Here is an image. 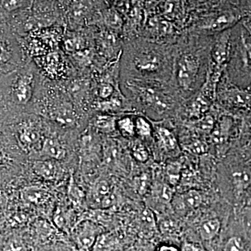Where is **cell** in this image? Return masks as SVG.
<instances>
[{
  "instance_id": "29",
  "label": "cell",
  "mask_w": 251,
  "mask_h": 251,
  "mask_svg": "<svg viewBox=\"0 0 251 251\" xmlns=\"http://www.w3.org/2000/svg\"><path fill=\"white\" fill-rule=\"evenodd\" d=\"M243 249L242 240L238 237L230 238L224 247V251H243Z\"/></svg>"
},
{
  "instance_id": "21",
  "label": "cell",
  "mask_w": 251,
  "mask_h": 251,
  "mask_svg": "<svg viewBox=\"0 0 251 251\" xmlns=\"http://www.w3.org/2000/svg\"><path fill=\"white\" fill-rule=\"evenodd\" d=\"M36 251H77L75 247L64 241L57 240L38 247Z\"/></svg>"
},
{
  "instance_id": "5",
  "label": "cell",
  "mask_w": 251,
  "mask_h": 251,
  "mask_svg": "<svg viewBox=\"0 0 251 251\" xmlns=\"http://www.w3.org/2000/svg\"><path fill=\"white\" fill-rule=\"evenodd\" d=\"M201 62L198 54L184 52L176 64V78L181 90L188 92L194 90L201 75Z\"/></svg>"
},
{
  "instance_id": "16",
  "label": "cell",
  "mask_w": 251,
  "mask_h": 251,
  "mask_svg": "<svg viewBox=\"0 0 251 251\" xmlns=\"http://www.w3.org/2000/svg\"><path fill=\"white\" fill-rule=\"evenodd\" d=\"M119 242L115 234L100 233L97 237L92 251H117Z\"/></svg>"
},
{
  "instance_id": "22",
  "label": "cell",
  "mask_w": 251,
  "mask_h": 251,
  "mask_svg": "<svg viewBox=\"0 0 251 251\" xmlns=\"http://www.w3.org/2000/svg\"><path fill=\"white\" fill-rule=\"evenodd\" d=\"M3 251H28L25 243L21 236L12 235L5 242Z\"/></svg>"
},
{
  "instance_id": "30",
  "label": "cell",
  "mask_w": 251,
  "mask_h": 251,
  "mask_svg": "<svg viewBox=\"0 0 251 251\" xmlns=\"http://www.w3.org/2000/svg\"><path fill=\"white\" fill-rule=\"evenodd\" d=\"M140 219H141V222L143 223L144 226H146V227H154V215H153L152 211H150V209H145V210L142 212Z\"/></svg>"
},
{
  "instance_id": "2",
  "label": "cell",
  "mask_w": 251,
  "mask_h": 251,
  "mask_svg": "<svg viewBox=\"0 0 251 251\" xmlns=\"http://www.w3.org/2000/svg\"><path fill=\"white\" fill-rule=\"evenodd\" d=\"M23 47L6 22H0V75L25 65Z\"/></svg>"
},
{
  "instance_id": "10",
  "label": "cell",
  "mask_w": 251,
  "mask_h": 251,
  "mask_svg": "<svg viewBox=\"0 0 251 251\" xmlns=\"http://www.w3.org/2000/svg\"><path fill=\"white\" fill-rule=\"evenodd\" d=\"M39 153L44 158L59 161L67 156V150L57 137L49 135L44 138Z\"/></svg>"
},
{
  "instance_id": "9",
  "label": "cell",
  "mask_w": 251,
  "mask_h": 251,
  "mask_svg": "<svg viewBox=\"0 0 251 251\" xmlns=\"http://www.w3.org/2000/svg\"><path fill=\"white\" fill-rule=\"evenodd\" d=\"M33 170L37 176L49 181H59L64 174V169L59 161L49 158L34 161Z\"/></svg>"
},
{
  "instance_id": "19",
  "label": "cell",
  "mask_w": 251,
  "mask_h": 251,
  "mask_svg": "<svg viewBox=\"0 0 251 251\" xmlns=\"http://www.w3.org/2000/svg\"><path fill=\"white\" fill-rule=\"evenodd\" d=\"M221 229V223L218 219H211L206 221L200 229L201 237L206 241L211 240L218 235Z\"/></svg>"
},
{
  "instance_id": "34",
  "label": "cell",
  "mask_w": 251,
  "mask_h": 251,
  "mask_svg": "<svg viewBox=\"0 0 251 251\" xmlns=\"http://www.w3.org/2000/svg\"><path fill=\"white\" fill-rule=\"evenodd\" d=\"M188 148L192 152L198 153V154L204 153L206 151V145L200 140L193 142L192 143L188 145Z\"/></svg>"
},
{
  "instance_id": "26",
  "label": "cell",
  "mask_w": 251,
  "mask_h": 251,
  "mask_svg": "<svg viewBox=\"0 0 251 251\" xmlns=\"http://www.w3.org/2000/svg\"><path fill=\"white\" fill-rule=\"evenodd\" d=\"M234 21V18L229 15H221L212 21L209 28L214 31H221L231 25Z\"/></svg>"
},
{
  "instance_id": "20",
  "label": "cell",
  "mask_w": 251,
  "mask_h": 251,
  "mask_svg": "<svg viewBox=\"0 0 251 251\" xmlns=\"http://www.w3.org/2000/svg\"><path fill=\"white\" fill-rule=\"evenodd\" d=\"M68 197L74 205H81L85 200V193L77 186L74 178H71L68 186Z\"/></svg>"
},
{
  "instance_id": "31",
  "label": "cell",
  "mask_w": 251,
  "mask_h": 251,
  "mask_svg": "<svg viewBox=\"0 0 251 251\" xmlns=\"http://www.w3.org/2000/svg\"><path fill=\"white\" fill-rule=\"evenodd\" d=\"M214 120L212 117L209 115L203 117L202 120H201L198 125L199 129L202 130L204 132H210L214 128Z\"/></svg>"
},
{
  "instance_id": "28",
  "label": "cell",
  "mask_w": 251,
  "mask_h": 251,
  "mask_svg": "<svg viewBox=\"0 0 251 251\" xmlns=\"http://www.w3.org/2000/svg\"><path fill=\"white\" fill-rule=\"evenodd\" d=\"M97 94H98L99 98L101 100H106V99H110L115 94V90L111 84L103 82L99 86Z\"/></svg>"
},
{
  "instance_id": "17",
  "label": "cell",
  "mask_w": 251,
  "mask_h": 251,
  "mask_svg": "<svg viewBox=\"0 0 251 251\" xmlns=\"http://www.w3.org/2000/svg\"><path fill=\"white\" fill-rule=\"evenodd\" d=\"M93 125L96 129L103 133H110L117 128V120L110 115H97L94 117Z\"/></svg>"
},
{
  "instance_id": "7",
  "label": "cell",
  "mask_w": 251,
  "mask_h": 251,
  "mask_svg": "<svg viewBox=\"0 0 251 251\" xmlns=\"http://www.w3.org/2000/svg\"><path fill=\"white\" fill-rule=\"evenodd\" d=\"M100 227L91 220H82L75 224L70 234L77 251H91L99 234Z\"/></svg>"
},
{
  "instance_id": "36",
  "label": "cell",
  "mask_w": 251,
  "mask_h": 251,
  "mask_svg": "<svg viewBox=\"0 0 251 251\" xmlns=\"http://www.w3.org/2000/svg\"><path fill=\"white\" fill-rule=\"evenodd\" d=\"M182 251H204L198 246L191 243H186L182 248Z\"/></svg>"
},
{
  "instance_id": "39",
  "label": "cell",
  "mask_w": 251,
  "mask_h": 251,
  "mask_svg": "<svg viewBox=\"0 0 251 251\" xmlns=\"http://www.w3.org/2000/svg\"><path fill=\"white\" fill-rule=\"evenodd\" d=\"M41 1V0H39ZM41 1H46V2H49V1H52V0H41Z\"/></svg>"
},
{
  "instance_id": "4",
  "label": "cell",
  "mask_w": 251,
  "mask_h": 251,
  "mask_svg": "<svg viewBox=\"0 0 251 251\" xmlns=\"http://www.w3.org/2000/svg\"><path fill=\"white\" fill-rule=\"evenodd\" d=\"M132 69L145 77H154L166 69L165 56L158 50L140 49L133 52L131 59Z\"/></svg>"
},
{
  "instance_id": "27",
  "label": "cell",
  "mask_w": 251,
  "mask_h": 251,
  "mask_svg": "<svg viewBox=\"0 0 251 251\" xmlns=\"http://www.w3.org/2000/svg\"><path fill=\"white\" fill-rule=\"evenodd\" d=\"M135 132L140 136L143 138H148L151 134V126L145 118L139 117L136 119L135 122Z\"/></svg>"
},
{
  "instance_id": "13",
  "label": "cell",
  "mask_w": 251,
  "mask_h": 251,
  "mask_svg": "<svg viewBox=\"0 0 251 251\" xmlns=\"http://www.w3.org/2000/svg\"><path fill=\"white\" fill-rule=\"evenodd\" d=\"M34 0H0V14L3 18L29 9Z\"/></svg>"
},
{
  "instance_id": "35",
  "label": "cell",
  "mask_w": 251,
  "mask_h": 251,
  "mask_svg": "<svg viewBox=\"0 0 251 251\" xmlns=\"http://www.w3.org/2000/svg\"><path fill=\"white\" fill-rule=\"evenodd\" d=\"M172 195H173V192H172L171 188L167 186H163L161 189V193L162 199L165 201H171Z\"/></svg>"
},
{
  "instance_id": "32",
  "label": "cell",
  "mask_w": 251,
  "mask_h": 251,
  "mask_svg": "<svg viewBox=\"0 0 251 251\" xmlns=\"http://www.w3.org/2000/svg\"><path fill=\"white\" fill-rule=\"evenodd\" d=\"M180 173V166L177 163L171 164L168 168V175L169 176L170 181L173 184H175L179 180Z\"/></svg>"
},
{
  "instance_id": "1",
  "label": "cell",
  "mask_w": 251,
  "mask_h": 251,
  "mask_svg": "<svg viewBox=\"0 0 251 251\" xmlns=\"http://www.w3.org/2000/svg\"><path fill=\"white\" fill-rule=\"evenodd\" d=\"M41 92L39 69L26 63L13 72L0 75V102L25 108L35 101Z\"/></svg>"
},
{
  "instance_id": "40",
  "label": "cell",
  "mask_w": 251,
  "mask_h": 251,
  "mask_svg": "<svg viewBox=\"0 0 251 251\" xmlns=\"http://www.w3.org/2000/svg\"><path fill=\"white\" fill-rule=\"evenodd\" d=\"M2 161H3L2 157L0 156V164H1V163H2Z\"/></svg>"
},
{
  "instance_id": "18",
  "label": "cell",
  "mask_w": 251,
  "mask_h": 251,
  "mask_svg": "<svg viewBox=\"0 0 251 251\" xmlns=\"http://www.w3.org/2000/svg\"><path fill=\"white\" fill-rule=\"evenodd\" d=\"M110 194V186L108 181L100 180L97 181L91 190L90 201L94 205L100 206L104 198Z\"/></svg>"
},
{
  "instance_id": "14",
  "label": "cell",
  "mask_w": 251,
  "mask_h": 251,
  "mask_svg": "<svg viewBox=\"0 0 251 251\" xmlns=\"http://www.w3.org/2000/svg\"><path fill=\"white\" fill-rule=\"evenodd\" d=\"M53 222L57 229L69 234L75 225L74 224L72 212L62 206L54 211Z\"/></svg>"
},
{
  "instance_id": "15",
  "label": "cell",
  "mask_w": 251,
  "mask_h": 251,
  "mask_svg": "<svg viewBox=\"0 0 251 251\" xmlns=\"http://www.w3.org/2000/svg\"><path fill=\"white\" fill-rule=\"evenodd\" d=\"M23 198L26 202L35 205H41L49 201L50 195L45 188L29 186L23 190Z\"/></svg>"
},
{
  "instance_id": "37",
  "label": "cell",
  "mask_w": 251,
  "mask_h": 251,
  "mask_svg": "<svg viewBox=\"0 0 251 251\" xmlns=\"http://www.w3.org/2000/svg\"><path fill=\"white\" fill-rule=\"evenodd\" d=\"M162 229L164 232H171L172 229L174 228V226H173V223L171 221H165L163 223L161 226Z\"/></svg>"
},
{
  "instance_id": "24",
  "label": "cell",
  "mask_w": 251,
  "mask_h": 251,
  "mask_svg": "<svg viewBox=\"0 0 251 251\" xmlns=\"http://www.w3.org/2000/svg\"><path fill=\"white\" fill-rule=\"evenodd\" d=\"M202 202V196L196 190H190L183 196L184 205L191 209H196Z\"/></svg>"
},
{
  "instance_id": "12",
  "label": "cell",
  "mask_w": 251,
  "mask_h": 251,
  "mask_svg": "<svg viewBox=\"0 0 251 251\" xmlns=\"http://www.w3.org/2000/svg\"><path fill=\"white\" fill-rule=\"evenodd\" d=\"M56 229L57 227H54L46 220H39L34 223L31 232H32L33 237L39 246H40L59 240L56 238L57 233Z\"/></svg>"
},
{
  "instance_id": "11",
  "label": "cell",
  "mask_w": 251,
  "mask_h": 251,
  "mask_svg": "<svg viewBox=\"0 0 251 251\" xmlns=\"http://www.w3.org/2000/svg\"><path fill=\"white\" fill-rule=\"evenodd\" d=\"M218 95L235 106L248 107L251 105L250 92L232 85L224 86L222 89H220Z\"/></svg>"
},
{
  "instance_id": "38",
  "label": "cell",
  "mask_w": 251,
  "mask_h": 251,
  "mask_svg": "<svg viewBox=\"0 0 251 251\" xmlns=\"http://www.w3.org/2000/svg\"><path fill=\"white\" fill-rule=\"evenodd\" d=\"M158 251H179L176 248L173 246L163 245L158 249Z\"/></svg>"
},
{
  "instance_id": "23",
  "label": "cell",
  "mask_w": 251,
  "mask_h": 251,
  "mask_svg": "<svg viewBox=\"0 0 251 251\" xmlns=\"http://www.w3.org/2000/svg\"><path fill=\"white\" fill-rule=\"evenodd\" d=\"M158 132V136L161 139L162 143H163L166 148L169 149V150H174L176 148L177 145V141H176V138L174 134L166 128L163 127H159L157 129Z\"/></svg>"
},
{
  "instance_id": "33",
  "label": "cell",
  "mask_w": 251,
  "mask_h": 251,
  "mask_svg": "<svg viewBox=\"0 0 251 251\" xmlns=\"http://www.w3.org/2000/svg\"><path fill=\"white\" fill-rule=\"evenodd\" d=\"M133 156L135 159L140 162H145L148 159V152L146 149L142 145L135 147L133 150Z\"/></svg>"
},
{
  "instance_id": "3",
  "label": "cell",
  "mask_w": 251,
  "mask_h": 251,
  "mask_svg": "<svg viewBox=\"0 0 251 251\" xmlns=\"http://www.w3.org/2000/svg\"><path fill=\"white\" fill-rule=\"evenodd\" d=\"M126 87L133 95L156 112H165L171 107L170 94L159 86L139 79H130L127 80Z\"/></svg>"
},
{
  "instance_id": "8",
  "label": "cell",
  "mask_w": 251,
  "mask_h": 251,
  "mask_svg": "<svg viewBox=\"0 0 251 251\" xmlns=\"http://www.w3.org/2000/svg\"><path fill=\"white\" fill-rule=\"evenodd\" d=\"M230 54L231 32L227 30L218 37L211 50V59L216 67L211 76L214 80H220L221 74L228 64Z\"/></svg>"
},
{
  "instance_id": "6",
  "label": "cell",
  "mask_w": 251,
  "mask_h": 251,
  "mask_svg": "<svg viewBox=\"0 0 251 251\" xmlns=\"http://www.w3.org/2000/svg\"><path fill=\"white\" fill-rule=\"evenodd\" d=\"M16 136L21 148L27 153L39 152L44 141V130L38 121L27 120L18 126Z\"/></svg>"
},
{
  "instance_id": "25",
  "label": "cell",
  "mask_w": 251,
  "mask_h": 251,
  "mask_svg": "<svg viewBox=\"0 0 251 251\" xmlns=\"http://www.w3.org/2000/svg\"><path fill=\"white\" fill-rule=\"evenodd\" d=\"M117 127L125 136L132 137L135 134V123L130 117H122L117 120Z\"/></svg>"
}]
</instances>
